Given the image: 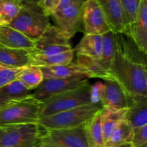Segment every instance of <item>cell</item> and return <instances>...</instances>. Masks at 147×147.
<instances>
[{
  "label": "cell",
  "mask_w": 147,
  "mask_h": 147,
  "mask_svg": "<svg viewBox=\"0 0 147 147\" xmlns=\"http://www.w3.org/2000/svg\"><path fill=\"white\" fill-rule=\"evenodd\" d=\"M141 147H147V145H144V146H141Z\"/></svg>",
  "instance_id": "38"
},
{
  "label": "cell",
  "mask_w": 147,
  "mask_h": 147,
  "mask_svg": "<svg viewBox=\"0 0 147 147\" xmlns=\"http://www.w3.org/2000/svg\"><path fill=\"white\" fill-rule=\"evenodd\" d=\"M39 142L59 147H89L83 126L72 129H41Z\"/></svg>",
  "instance_id": "8"
},
{
  "label": "cell",
  "mask_w": 147,
  "mask_h": 147,
  "mask_svg": "<svg viewBox=\"0 0 147 147\" xmlns=\"http://www.w3.org/2000/svg\"><path fill=\"white\" fill-rule=\"evenodd\" d=\"M59 2L60 0H42L38 5L41 7L44 12L50 17L56 9Z\"/></svg>",
  "instance_id": "33"
},
{
  "label": "cell",
  "mask_w": 147,
  "mask_h": 147,
  "mask_svg": "<svg viewBox=\"0 0 147 147\" xmlns=\"http://www.w3.org/2000/svg\"><path fill=\"white\" fill-rule=\"evenodd\" d=\"M127 34L138 48L146 54L147 52V0H142L136 20L128 27Z\"/></svg>",
  "instance_id": "13"
},
{
  "label": "cell",
  "mask_w": 147,
  "mask_h": 147,
  "mask_svg": "<svg viewBox=\"0 0 147 147\" xmlns=\"http://www.w3.org/2000/svg\"><path fill=\"white\" fill-rule=\"evenodd\" d=\"M104 14L111 31L126 33V26L120 0H97Z\"/></svg>",
  "instance_id": "14"
},
{
  "label": "cell",
  "mask_w": 147,
  "mask_h": 147,
  "mask_svg": "<svg viewBox=\"0 0 147 147\" xmlns=\"http://www.w3.org/2000/svg\"><path fill=\"white\" fill-rule=\"evenodd\" d=\"M85 1H79L70 7L55 11L50 16L53 17L60 30L71 38L80 28L82 7Z\"/></svg>",
  "instance_id": "12"
},
{
  "label": "cell",
  "mask_w": 147,
  "mask_h": 147,
  "mask_svg": "<svg viewBox=\"0 0 147 147\" xmlns=\"http://www.w3.org/2000/svg\"><path fill=\"white\" fill-rule=\"evenodd\" d=\"M131 144L133 147H141L147 145V124L134 129L133 139Z\"/></svg>",
  "instance_id": "31"
},
{
  "label": "cell",
  "mask_w": 147,
  "mask_h": 147,
  "mask_svg": "<svg viewBox=\"0 0 147 147\" xmlns=\"http://www.w3.org/2000/svg\"><path fill=\"white\" fill-rule=\"evenodd\" d=\"M112 147H133L132 146L131 144H125L123 145H120V146H112Z\"/></svg>",
  "instance_id": "37"
},
{
  "label": "cell",
  "mask_w": 147,
  "mask_h": 147,
  "mask_svg": "<svg viewBox=\"0 0 147 147\" xmlns=\"http://www.w3.org/2000/svg\"><path fill=\"white\" fill-rule=\"evenodd\" d=\"M0 65L15 69H22L32 65L30 50L13 49L0 46Z\"/></svg>",
  "instance_id": "16"
},
{
  "label": "cell",
  "mask_w": 147,
  "mask_h": 147,
  "mask_svg": "<svg viewBox=\"0 0 147 147\" xmlns=\"http://www.w3.org/2000/svg\"><path fill=\"white\" fill-rule=\"evenodd\" d=\"M101 103H90L80 107L40 118L37 121L43 130L72 129L82 126L102 109Z\"/></svg>",
  "instance_id": "2"
},
{
  "label": "cell",
  "mask_w": 147,
  "mask_h": 147,
  "mask_svg": "<svg viewBox=\"0 0 147 147\" xmlns=\"http://www.w3.org/2000/svg\"><path fill=\"white\" fill-rule=\"evenodd\" d=\"M103 37L101 34H85L76 45L74 51L76 52V54L98 59L101 55Z\"/></svg>",
  "instance_id": "21"
},
{
  "label": "cell",
  "mask_w": 147,
  "mask_h": 147,
  "mask_svg": "<svg viewBox=\"0 0 147 147\" xmlns=\"http://www.w3.org/2000/svg\"><path fill=\"white\" fill-rule=\"evenodd\" d=\"M50 24L49 16L38 4H22L19 14L9 26L34 42Z\"/></svg>",
  "instance_id": "5"
},
{
  "label": "cell",
  "mask_w": 147,
  "mask_h": 147,
  "mask_svg": "<svg viewBox=\"0 0 147 147\" xmlns=\"http://www.w3.org/2000/svg\"><path fill=\"white\" fill-rule=\"evenodd\" d=\"M89 147H106L100 121V111L90 118L84 125Z\"/></svg>",
  "instance_id": "22"
},
{
  "label": "cell",
  "mask_w": 147,
  "mask_h": 147,
  "mask_svg": "<svg viewBox=\"0 0 147 147\" xmlns=\"http://www.w3.org/2000/svg\"><path fill=\"white\" fill-rule=\"evenodd\" d=\"M0 46L31 51L34 49V42L10 26L0 24Z\"/></svg>",
  "instance_id": "15"
},
{
  "label": "cell",
  "mask_w": 147,
  "mask_h": 147,
  "mask_svg": "<svg viewBox=\"0 0 147 147\" xmlns=\"http://www.w3.org/2000/svg\"><path fill=\"white\" fill-rule=\"evenodd\" d=\"M70 37L58 27L47 26L42 34L34 42V47L31 54L40 55H53L72 50Z\"/></svg>",
  "instance_id": "7"
},
{
  "label": "cell",
  "mask_w": 147,
  "mask_h": 147,
  "mask_svg": "<svg viewBox=\"0 0 147 147\" xmlns=\"http://www.w3.org/2000/svg\"><path fill=\"white\" fill-rule=\"evenodd\" d=\"M134 135V128L126 119L121 121L115 127L109 139L105 142V146L112 147L129 144Z\"/></svg>",
  "instance_id": "23"
},
{
  "label": "cell",
  "mask_w": 147,
  "mask_h": 147,
  "mask_svg": "<svg viewBox=\"0 0 147 147\" xmlns=\"http://www.w3.org/2000/svg\"><path fill=\"white\" fill-rule=\"evenodd\" d=\"M20 70L21 69L11 68L0 65V87L15 80Z\"/></svg>",
  "instance_id": "30"
},
{
  "label": "cell",
  "mask_w": 147,
  "mask_h": 147,
  "mask_svg": "<svg viewBox=\"0 0 147 147\" xmlns=\"http://www.w3.org/2000/svg\"><path fill=\"white\" fill-rule=\"evenodd\" d=\"M31 56L32 65H34L39 67L61 65H67L71 63L74 57V50L72 49L68 51L53 55L45 56L31 54Z\"/></svg>",
  "instance_id": "24"
},
{
  "label": "cell",
  "mask_w": 147,
  "mask_h": 147,
  "mask_svg": "<svg viewBox=\"0 0 147 147\" xmlns=\"http://www.w3.org/2000/svg\"><path fill=\"white\" fill-rule=\"evenodd\" d=\"M42 102L32 96L0 107V126L37 123Z\"/></svg>",
  "instance_id": "4"
},
{
  "label": "cell",
  "mask_w": 147,
  "mask_h": 147,
  "mask_svg": "<svg viewBox=\"0 0 147 147\" xmlns=\"http://www.w3.org/2000/svg\"><path fill=\"white\" fill-rule=\"evenodd\" d=\"M86 1V0H60V2H59L58 5H57V8L55 10V11H60V10L65 9L67 8V7H70L71 5L77 2H79V1Z\"/></svg>",
  "instance_id": "34"
},
{
  "label": "cell",
  "mask_w": 147,
  "mask_h": 147,
  "mask_svg": "<svg viewBox=\"0 0 147 147\" xmlns=\"http://www.w3.org/2000/svg\"><path fill=\"white\" fill-rule=\"evenodd\" d=\"M103 89V83L98 82L93 86H91L90 89V99L91 103H100L102 92Z\"/></svg>",
  "instance_id": "32"
},
{
  "label": "cell",
  "mask_w": 147,
  "mask_h": 147,
  "mask_svg": "<svg viewBox=\"0 0 147 147\" xmlns=\"http://www.w3.org/2000/svg\"><path fill=\"white\" fill-rule=\"evenodd\" d=\"M44 79L65 78L76 76H86L90 78V73L86 69L81 67L78 63H70L67 65L40 67Z\"/></svg>",
  "instance_id": "17"
},
{
  "label": "cell",
  "mask_w": 147,
  "mask_h": 147,
  "mask_svg": "<svg viewBox=\"0 0 147 147\" xmlns=\"http://www.w3.org/2000/svg\"><path fill=\"white\" fill-rule=\"evenodd\" d=\"M88 83L46 99L42 102L40 118L91 103Z\"/></svg>",
  "instance_id": "3"
},
{
  "label": "cell",
  "mask_w": 147,
  "mask_h": 147,
  "mask_svg": "<svg viewBox=\"0 0 147 147\" xmlns=\"http://www.w3.org/2000/svg\"><path fill=\"white\" fill-rule=\"evenodd\" d=\"M89 78L86 76H76L65 78L43 79L40 86L34 89L32 96L39 101L57 96L88 83Z\"/></svg>",
  "instance_id": "9"
},
{
  "label": "cell",
  "mask_w": 147,
  "mask_h": 147,
  "mask_svg": "<svg viewBox=\"0 0 147 147\" xmlns=\"http://www.w3.org/2000/svg\"><path fill=\"white\" fill-rule=\"evenodd\" d=\"M21 0H0V24L9 25L20 12Z\"/></svg>",
  "instance_id": "28"
},
{
  "label": "cell",
  "mask_w": 147,
  "mask_h": 147,
  "mask_svg": "<svg viewBox=\"0 0 147 147\" xmlns=\"http://www.w3.org/2000/svg\"><path fill=\"white\" fill-rule=\"evenodd\" d=\"M34 147H59V146H54V145H51V144H43V143H40V142H38V143L36 144V146Z\"/></svg>",
  "instance_id": "36"
},
{
  "label": "cell",
  "mask_w": 147,
  "mask_h": 147,
  "mask_svg": "<svg viewBox=\"0 0 147 147\" xmlns=\"http://www.w3.org/2000/svg\"><path fill=\"white\" fill-rule=\"evenodd\" d=\"M103 46L100 57L98 59L100 65L109 73L116 50V35L111 31L102 34Z\"/></svg>",
  "instance_id": "26"
},
{
  "label": "cell",
  "mask_w": 147,
  "mask_h": 147,
  "mask_svg": "<svg viewBox=\"0 0 147 147\" xmlns=\"http://www.w3.org/2000/svg\"><path fill=\"white\" fill-rule=\"evenodd\" d=\"M127 109H115L112 108H102L100 111V121L105 142L121 121L126 118Z\"/></svg>",
  "instance_id": "20"
},
{
  "label": "cell",
  "mask_w": 147,
  "mask_h": 147,
  "mask_svg": "<svg viewBox=\"0 0 147 147\" xmlns=\"http://www.w3.org/2000/svg\"><path fill=\"white\" fill-rule=\"evenodd\" d=\"M88 71L90 78H98L106 80L112 78L110 73L98 63V59L81 54H77V63Z\"/></svg>",
  "instance_id": "27"
},
{
  "label": "cell",
  "mask_w": 147,
  "mask_h": 147,
  "mask_svg": "<svg viewBox=\"0 0 147 147\" xmlns=\"http://www.w3.org/2000/svg\"><path fill=\"white\" fill-rule=\"evenodd\" d=\"M32 90L27 89L19 80H15L0 87V107L31 96Z\"/></svg>",
  "instance_id": "18"
},
{
  "label": "cell",
  "mask_w": 147,
  "mask_h": 147,
  "mask_svg": "<svg viewBox=\"0 0 147 147\" xmlns=\"http://www.w3.org/2000/svg\"><path fill=\"white\" fill-rule=\"evenodd\" d=\"M81 22L86 34H103L111 31L97 0H86L82 7Z\"/></svg>",
  "instance_id": "10"
},
{
  "label": "cell",
  "mask_w": 147,
  "mask_h": 147,
  "mask_svg": "<svg viewBox=\"0 0 147 147\" xmlns=\"http://www.w3.org/2000/svg\"><path fill=\"white\" fill-rule=\"evenodd\" d=\"M116 50L111 67L112 78L132 98L147 97L146 54L124 33L115 34Z\"/></svg>",
  "instance_id": "1"
},
{
  "label": "cell",
  "mask_w": 147,
  "mask_h": 147,
  "mask_svg": "<svg viewBox=\"0 0 147 147\" xmlns=\"http://www.w3.org/2000/svg\"><path fill=\"white\" fill-rule=\"evenodd\" d=\"M43 79L40 67L34 65H30L21 69L16 80L21 82L27 89L33 90L40 86Z\"/></svg>",
  "instance_id": "25"
},
{
  "label": "cell",
  "mask_w": 147,
  "mask_h": 147,
  "mask_svg": "<svg viewBox=\"0 0 147 147\" xmlns=\"http://www.w3.org/2000/svg\"><path fill=\"white\" fill-rule=\"evenodd\" d=\"M126 120L133 128L142 127L147 124V97L139 96L134 98V102L127 109Z\"/></svg>",
  "instance_id": "19"
},
{
  "label": "cell",
  "mask_w": 147,
  "mask_h": 147,
  "mask_svg": "<svg viewBox=\"0 0 147 147\" xmlns=\"http://www.w3.org/2000/svg\"><path fill=\"white\" fill-rule=\"evenodd\" d=\"M40 132L37 123L0 126V147H34Z\"/></svg>",
  "instance_id": "6"
},
{
  "label": "cell",
  "mask_w": 147,
  "mask_h": 147,
  "mask_svg": "<svg viewBox=\"0 0 147 147\" xmlns=\"http://www.w3.org/2000/svg\"><path fill=\"white\" fill-rule=\"evenodd\" d=\"M120 1L123 11L127 30L128 27L136 20L142 0H120Z\"/></svg>",
  "instance_id": "29"
},
{
  "label": "cell",
  "mask_w": 147,
  "mask_h": 147,
  "mask_svg": "<svg viewBox=\"0 0 147 147\" xmlns=\"http://www.w3.org/2000/svg\"><path fill=\"white\" fill-rule=\"evenodd\" d=\"M42 0H21L22 4H39Z\"/></svg>",
  "instance_id": "35"
},
{
  "label": "cell",
  "mask_w": 147,
  "mask_h": 147,
  "mask_svg": "<svg viewBox=\"0 0 147 147\" xmlns=\"http://www.w3.org/2000/svg\"><path fill=\"white\" fill-rule=\"evenodd\" d=\"M104 81L100 98V103L103 108L127 109L131 106L134 99L116 80L110 78Z\"/></svg>",
  "instance_id": "11"
}]
</instances>
